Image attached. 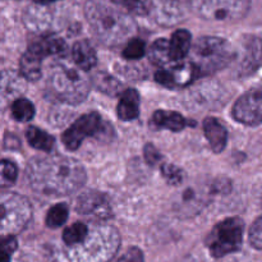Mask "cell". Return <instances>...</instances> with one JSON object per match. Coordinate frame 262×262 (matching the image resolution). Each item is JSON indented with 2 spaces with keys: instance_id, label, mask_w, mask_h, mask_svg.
Wrapping results in <instances>:
<instances>
[{
  "instance_id": "9",
  "label": "cell",
  "mask_w": 262,
  "mask_h": 262,
  "mask_svg": "<svg viewBox=\"0 0 262 262\" xmlns=\"http://www.w3.org/2000/svg\"><path fill=\"white\" fill-rule=\"evenodd\" d=\"M102 127H104V123H102L101 117L97 113H89L76 120L63 133L61 141L68 150H77L84 138L104 132Z\"/></svg>"
},
{
  "instance_id": "25",
  "label": "cell",
  "mask_w": 262,
  "mask_h": 262,
  "mask_svg": "<svg viewBox=\"0 0 262 262\" xmlns=\"http://www.w3.org/2000/svg\"><path fill=\"white\" fill-rule=\"evenodd\" d=\"M69 215V209L66 204H58L49 210L46 215V224L50 228H59L67 222Z\"/></svg>"
},
{
  "instance_id": "23",
  "label": "cell",
  "mask_w": 262,
  "mask_h": 262,
  "mask_svg": "<svg viewBox=\"0 0 262 262\" xmlns=\"http://www.w3.org/2000/svg\"><path fill=\"white\" fill-rule=\"evenodd\" d=\"M12 115L18 122H30L35 115V106L27 99H18L12 105Z\"/></svg>"
},
{
  "instance_id": "13",
  "label": "cell",
  "mask_w": 262,
  "mask_h": 262,
  "mask_svg": "<svg viewBox=\"0 0 262 262\" xmlns=\"http://www.w3.org/2000/svg\"><path fill=\"white\" fill-rule=\"evenodd\" d=\"M28 50L40 58L49 55H64L67 51V43L56 36L45 35L33 40L28 46Z\"/></svg>"
},
{
  "instance_id": "20",
  "label": "cell",
  "mask_w": 262,
  "mask_h": 262,
  "mask_svg": "<svg viewBox=\"0 0 262 262\" xmlns=\"http://www.w3.org/2000/svg\"><path fill=\"white\" fill-rule=\"evenodd\" d=\"M26 138L28 143L36 150L50 152L51 148L54 147V137L46 133L45 130L36 127H30L26 130Z\"/></svg>"
},
{
  "instance_id": "3",
  "label": "cell",
  "mask_w": 262,
  "mask_h": 262,
  "mask_svg": "<svg viewBox=\"0 0 262 262\" xmlns=\"http://www.w3.org/2000/svg\"><path fill=\"white\" fill-rule=\"evenodd\" d=\"M86 17L95 36L107 46L119 45L136 31V25L129 15L106 3H89Z\"/></svg>"
},
{
  "instance_id": "8",
  "label": "cell",
  "mask_w": 262,
  "mask_h": 262,
  "mask_svg": "<svg viewBox=\"0 0 262 262\" xmlns=\"http://www.w3.org/2000/svg\"><path fill=\"white\" fill-rule=\"evenodd\" d=\"M197 15L210 20H238L247 14L250 0H191Z\"/></svg>"
},
{
  "instance_id": "11",
  "label": "cell",
  "mask_w": 262,
  "mask_h": 262,
  "mask_svg": "<svg viewBox=\"0 0 262 262\" xmlns=\"http://www.w3.org/2000/svg\"><path fill=\"white\" fill-rule=\"evenodd\" d=\"M77 211L97 220H107L113 216L112 206L106 194L96 191L82 193L77 200Z\"/></svg>"
},
{
  "instance_id": "30",
  "label": "cell",
  "mask_w": 262,
  "mask_h": 262,
  "mask_svg": "<svg viewBox=\"0 0 262 262\" xmlns=\"http://www.w3.org/2000/svg\"><path fill=\"white\" fill-rule=\"evenodd\" d=\"M17 250V239L13 235H7L2 241V262H10L12 255Z\"/></svg>"
},
{
  "instance_id": "29",
  "label": "cell",
  "mask_w": 262,
  "mask_h": 262,
  "mask_svg": "<svg viewBox=\"0 0 262 262\" xmlns=\"http://www.w3.org/2000/svg\"><path fill=\"white\" fill-rule=\"evenodd\" d=\"M145 54V42L140 38H133L123 50V56L125 59H140Z\"/></svg>"
},
{
  "instance_id": "32",
  "label": "cell",
  "mask_w": 262,
  "mask_h": 262,
  "mask_svg": "<svg viewBox=\"0 0 262 262\" xmlns=\"http://www.w3.org/2000/svg\"><path fill=\"white\" fill-rule=\"evenodd\" d=\"M155 78L159 83L163 84L166 89H174V87H177L176 79H174V76L170 69H160V71L156 72Z\"/></svg>"
},
{
  "instance_id": "6",
  "label": "cell",
  "mask_w": 262,
  "mask_h": 262,
  "mask_svg": "<svg viewBox=\"0 0 262 262\" xmlns=\"http://www.w3.org/2000/svg\"><path fill=\"white\" fill-rule=\"evenodd\" d=\"M243 229L245 224L239 217H230L219 223L207 237L206 245L210 253L220 258L239 250L243 241Z\"/></svg>"
},
{
  "instance_id": "27",
  "label": "cell",
  "mask_w": 262,
  "mask_h": 262,
  "mask_svg": "<svg viewBox=\"0 0 262 262\" xmlns=\"http://www.w3.org/2000/svg\"><path fill=\"white\" fill-rule=\"evenodd\" d=\"M18 169L12 161L3 160L2 161V177H0V183L3 188L13 186L17 181Z\"/></svg>"
},
{
  "instance_id": "12",
  "label": "cell",
  "mask_w": 262,
  "mask_h": 262,
  "mask_svg": "<svg viewBox=\"0 0 262 262\" xmlns=\"http://www.w3.org/2000/svg\"><path fill=\"white\" fill-rule=\"evenodd\" d=\"M262 67V40L256 36H246L241 42L239 72L250 76Z\"/></svg>"
},
{
  "instance_id": "22",
  "label": "cell",
  "mask_w": 262,
  "mask_h": 262,
  "mask_svg": "<svg viewBox=\"0 0 262 262\" xmlns=\"http://www.w3.org/2000/svg\"><path fill=\"white\" fill-rule=\"evenodd\" d=\"M150 59L152 60V63L160 67H165L171 63L169 41H166L165 38L156 40L150 49Z\"/></svg>"
},
{
  "instance_id": "34",
  "label": "cell",
  "mask_w": 262,
  "mask_h": 262,
  "mask_svg": "<svg viewBox=\"0 0 262 262\" xmlns=\"http://www.w3.org/2000/svg\"><path fill=\"white\" fill-rule=\"evenodd\" d=\"M143 152H145L146 161H147L150 165H155V164H158L159 161L163 159V156L160 155V152H159V151L156 150L155 146H152L151 143H147V145L145 146V150H143Z\"/></svg>"
},
{
  "instance_id": "26",
  "label": "cell",
  "mask_w": 262,
  "mask_h": 262,
  "mask_svg": "<svg viewBox=\"0 0 262 262\" xmlns=\"http://www.w3.org/2000/svg\"><path fill=\"white\" fill-rule=\"evenodd\" d=\"M94 83L97 89L101 92H105V94H109L115 96V95L119 94L120 90V83L113 77L107 76L105 73H99L95 76Z\"/></svg>"
},
{
  "instance_id": "21",
  "label": "cell",
  "mask_w": 262,
  "mask_h": 262,
  "mask_svg": "<svg viewBox=\"0 0 262 262\" xmlns=\"http://www.w3.org/2000/svg\"><path fill=\"white\" fill-rule=\"evenodd\" d=\"M90 232V227L86 225L84 223L77 222L74 224H72L71 227L67 228L63 232L61 235V242L63 246H74L77 243H79L81 241H83L87 237Z\"/></svg>"
},
{
  "instance_id": "33",
  "label": "cell",
  "mask_w": 262,
  "mask_h": 262,
  "mask_svg": "<svg viewBox=\"0 0 262 262\" xmlns=\"http://www.w3.org/2000/svg\"><path fill=\"white\" fill-rule=\"evenodd\" d=\"M118 262H145L143 253L141 252L140 248L132 247L119 258Z\"/></svg>"
},
{
  "instance_id": "4",
  "label": "cell",
  "mask_w": 262,
  "mask_h": 262,
  "mask_svg": "<svg viewBox=\"0 0 262 262\" xmlns=\"http://www.w3.org/2000/svg\"><path fill=\"white\" fill-rule=\"evenodd\" d=\"M234 56V50L227 40L206 36L199 38L192 48L191 63L200 76H207L225 68Z\"/></svg>"
},
{
  "instance_id": "15",
  "label": "cell",
  "mask_w": 262,
  "mask_h": 262,
  "mask_svg": "<svg viewBox=\"0 0 262 262\" xmlns=\"http://www.w3.org/2000/svg\"><path fill=\"white\" fill-rule=\"evenodd\" d=\"M72 56H73V61L76 63V66L82 71H90L97 63L96 51L92 48L91 43L86 40L74 43L73 49H72Z\"/></svg>"
},
{
  "instance_id": "28",
  "label": "cell",
  "mask_w": 262,
  "mask_h": 262,
  "mask_svg": "<svg viewBox=\"0 0 262 262\" xmlns=\"http://www.w3.org/2000/svg\"><path fill=\"white\" fill-rule=\"evenodd\" d=\"M161 174L165 178V181L169 184H173V186H179L184 179L183 171L177 168L176 165H171V164L164 163L161 165Z\"/></svg>"
},
{
  "instance_id": "24",
  "label": "cell",
  "mask_w": 262,
  "mask_h": 262,
  "mask_svg": "<svg viewBox=\"0 0 262 262\" xmlns=\"http://www.w3.org/2000/svg\"><path fill=\"white\" fill-rule=\"evenodd\" d=\"M136 15H147L152 10V0H113Z\"/></svg>"
},
{
  "instance_id": "14",
  "label": "cell",
  "mask_w": 262,
  "mask_h": 262,
  "mask_svg": "<svg viewBox=\"0 0 262 262\" xmlns=\"http://www.w3.org/2000/svg\"><path fill=\"white\" fill-rule=\"evenodd\" d=\"M204 132L207 141H209L211 150L216 154L222 152L225 146H227V128L215 118H206L204 120Z\"/></svg>"
},
{
  "instance_id": "16",
  "label": "cell",
  "mask_w": 262,
  "mask_h": 262,
  "mask_svg": "<svg viewBox=\"0 0 262 262\" xmlns=\"http://www.w3.org/2000/svg\"><path fill=\"white\" fill-rule=\"evenodd\" d=\"M118 117L119 119L133 120L140 114V95L136 90L128 89L123 92L118 104Z\"/></svg>"
},
{
  "instance_id": "1",
  "label": "cell",
  "mask_w": 262,
  "mask_h": 262,
  "mask_svg": "<svg viewBox=\"0 0 262 262\" xmlns=\"http://www.w3.org/2000/svg\"><path fill=\"white\" fill-rule=\"evenodd\" d=\"M26 178L35 191L50 196H67L86 182V170L77 160L66 156L35 158L26 168Z\"/></svg>"
},
{
  "instance_id": "5",
  "label": "cell",
  "mask_w": 262,
  "mask_h": 262,
  "mask_svg": "<svg viewBox=\"0 0 262 262\" xmlns=\"http://www.w3.org/2000/svg\"><path fill=\"white\" fill-rule=\"evenodd\" d=\"M50 92L63 102L79 104L90 91V81L82 71L64 63L53 67L49 76Z\"/></svg>"
},
{
  "instance_id": "31",
  "label": "cell",
  "mask_w": 262,
  "mask_h": 262,
  "mask_svg": "<svg viewBox=\"0 0 262 262\" xmlns=\"http://www.w3.org/2000/svg\"><path fill=\"white\" fill-rule=\"evenodd\" d=\"M250 242L257 250L262 251V217H258L250 229Z\"/></svg>"
},
{
  "instance_id": "7",
  "label": "cell",
  "mask_w": 262,
  "mask_h": 262,
  "mask_svg": "<svg viewBox=\"0 0 262 262\" xmlns=\"http://www.w3.org/2000/svg\"><path fill=\"white\" fill-rule=\"evenodd\" d=\"M2 207V234L4 237L20 232L32 216V207L26 197L17 193H3L0 200Z\"/></svg>"
},
{
  "instance_id": "10",
  "label": "cell",
  "mask_w": 262,
  "mask_h": 262,
  "mask_svg": "<svg viewBox=\"0 0 262 262\" xmlns=\"http://www.w3.org/2000/svg\"><path fill=\"white\" fill-rule=\"evenodd\" d=\"M233 117L246 125L262 123V86L253 87L237 100L233 106Z\"/></svg>"
},
{
  "instance_id": "2",
  "label": "cell",
  "mask_w": 262,
  "mask_h": 262,
  "mask_svg": "<svg viewBox=\"0 0 262 262\" xmlns=\"http://www.w3.org/2000/svg\"><path fill=\"white\" fill-rule=\"evenodd\" d=\"M120 245L119 233L110 225L94 224L83 241L74 246H55L54 262H109Z\"/></svg>"
},
{
  "instance_id": "18",
  "label": "cell",
  "mask_w": 262,
  "mask_h": 262,
  "mask_svg": "<svg viewBox=\"0 0 262 262\" xmlns=\"http://www.w3.org/2000/svg\"><path fill=\"white\" fill-rule=\"evenodd\" d=\"M152 122L158 127L165 128L173 132H179L188 125L186 118L182 117L179 113L168 112V110H158L152 115Z\"/></svg>"
},
{
  "instance_id": "19",
  "label": "cell",
  "mask_w": 262,
  "mask_h": 262,
  "mask_svg": "<svg viewBox=\"0 0 262 262\" xmlns=\"http://www.w3.org/2000/svg\"><path fill=\"white\" fill-rule=\"evenodd\" d=\"M41 64H42V58L27 50L20 58V73L27 81H37L41 77Z\"/></svg>"
},
{
  "instance_id": "17",
  "label": "cell",
  "mask_w": 262,
  "mask_h": 262,
  "mask_svg": "<svg viewBox=\"0 0 262 262\" xmlns=\"http://www.w3.org/2000/svg\"><path fill=\"white\" fill-rule=\"evenodd\" d=\"M192 46V36L187 30H178L169 41L171 61H179L186 58Z\"/></svg>"
},
{
  "instance_id": "35",
  "label": "cell",
  "mask_w": 262,
  "mask_h": 262,
  "mask_svg": "<svg viewBox=\"0 0 262 262\" xmlns=\"http://www.w3.org/2000/svg\"><path fill=\"white\" fill-rule=\"evenodd\" d=\"M35 3H37V4H50V3H54V2H58V0H33Z\"/></svg>"
}]
</instances>
